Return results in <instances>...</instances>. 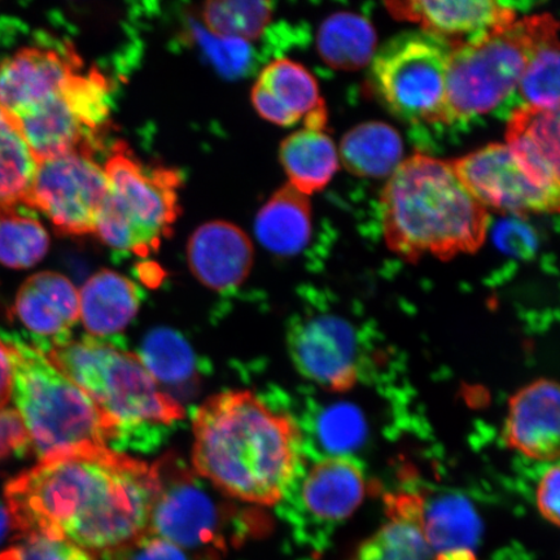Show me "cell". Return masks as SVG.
Listing matches in <instances>:
<instances>
[{"instance_id": "obj_30", "label": "cell", "mask_w": 560, "mask_h": 560, "mask_svg": "<svg viewBox=\"0 0 560 560\" xmlns=\"http://www.w3.org/2000/svg\"><path fill=\"white\" fill-rule=\"evenodd\" d=\"M50 235L38 220L18 207L0 210V264L5 268L31 269L47 255Z\"/></svg>"}, {"instance_id": "obj_26", "label": "cell", "mask_w": 560, "mask_h": 560, "mask_svg": "<svg viewBox=\"0 0 560 560\" xmlns=\"http://www.w3.org/2000/svg\"><path fill=\"white\" fill-rule=\"evenodd\" d=\"M339 160L357 177H390L402 163L404 143L390 125L373 121L355 126L341 140Z\"/></svg>"}, {"instance_id": "obj_12", "label": "cell", "mask_w": 560, "mask_h": 560, "mask_svg": "<svg viewBox=\"0 0 560 560\" xmlns=\"http://www.w3.org/2000/svg\"><path fill=\"white\" fill-rule=\"evenodd\" d=\"M452 164L462 185L487 210L515 217L558 212L559 195L532 184L506 144H488Z\"/></svg>"}, {"instance_id": "obj_25", "label": "cell", "mask_w": 560, "mask_h": 560, "mask_svg": "<svg viewBox=\"0 0 560 560\" xmlns=\"http://www.w3.org/2000/svg\"><path fill=\"white\" fill-rule=\"evenodd\" d=\"M280 163L290 185L307 196L324 190L339 170V152L325 130L303 129L280 145Z\"/></svg>"}, {"instance_id": "obj_16", "label": "cell", "mask_w": 560, "mask_h": 560, "mask_svg": "<svg viewBox=\"0 0 560 560\" xmlns=\"http://www.w3.org/2000/svg\"><path fill=\"white\" fill-rule=\"evenodd\" d=\"M254 260V244L249 236L226 221L205 223L187 244V261L192 275L217 292L233 291L242 285Z\"/></svg>"}, {"instance_id": "obj_19", "label": "cell", "mask_w": 560, "mask_h": 560, "mask_svg": "<svg viewBox=\"0 0 560 560\" xmlns=\"http://www.w3.org/2000/svg\"><path fill=\"white\" fill-rule=\"evenodd\" d=\"M365 471L347 455L322 458L306 471L300 485L301 505L314 520L342 522L360 509L368 494Z\"/></svg>"}, {"instance_id": "obj_35", "label": "cell", "mask_w": 560, "mask_h": 560, "mask_svg": "<svg viewBox=\"0 0 560 560\" xmlns=\"http://www.w3.org/2000/svg\"><path fill=\"white\" fill-rule=\"evenodd\" d=\"M0 560H96L93 552L67 540L42 536H23L0 552Z\"/></svg>"}, {"instance_id": "obj_4", "label": "cell", "mask_w": 560, "mask_h": 560, "mask_svg": "<svg viewBox=\"0 0 560 560\" xmlns=\"http://www.w3.org/2000/svg\"><path fill=\"white\" fill-rule=\"evenodd\" d=\"M384 240L406 261H447L475 254L487 240L489 213L462 185L452 161H402L382 194Z\"/></svg>"}, {"instance_id": "obj_11", "label": "cell", "mask_w": 560, "mask_h": 560, "mask_svg": "<svg viewBox=\"0 0 560 560\" xmlns=\"http://www.w3.org/2000/svg\"><path fill=\"white\" fill-rule=\"evenodd\" d=\"M287 346L293 366L320 388L348 392L360 381L359 340L353 326L338 315L291 322Z\"/></svg>"}, {"instance_id": "obj_38", "label": "cell", "mask_w": 560, "mask_h": 560, "mask_svg": "<svg viewBox=\"0 0 560 560\" xmlns=\"http://www.w3.org/2000/svg\"><path fill=\"white\" fill-rule=\"evenodd\" d=\"M536 505L544 520L559 527L560 524V467L552 464L536 488Z\"/></svg>"}, {"instance_id": "obj_33", "label": "cell", "mask_w": 560, "mask_h": 560, "mask_svg": "<svg viewBox=\"0 0 560 560\" xmlns=\"http://www.w3.org/2000/svg\"><path fill=\"white\" fill-rule=\"evenodd\" d=\"M62 97L82 126L95 135L109 117V86L96 70L88 74L75 73L62 89Z\"/></svg>"}, {"instance_id": "obj_28", "label": "cell", "mask_w": 560, "mask_h": 560, "mask_svg": "<svg viewBox=\"0 0 560 560\" xmlns=\"http://www.w3.org/2000/svg\"><path fill=\"white\" fill-rule=\"evenodd\" d=\"M558 30L557 20L549 13L538 15L535 45L516 89L524 105L559 109Z\"/></svg>"}, {"instance_id": "obj_31", "label": "cell", "mask_w": 560, "mask_h": 560, "mask_svg": "<svg viewBox=\"0 0 560 560\" xmlns=\"http://www.w3.org/2000/svg\"><path fill=\"white\" fill-rule=\"evenodd\" d=\"M479 534L478 516L464 500L447 499L425 510L424 535L432 550H471Z\"/></svg>"}, {"instance_id": "obj_32", "label": "cell", "mask_w": 560, "mask_h": 560, "mask_svg": "<svg viewBox=\"0 0 560 560\" xmlns=\"http://www.w3.org/2000/svg\"><path fill=\"white\" fill-rule=\"evenodd\" d=\"M269 2H208L200 10L201 25L217 37L244 42L260 38L270 24Z\"/></svg>"}, {"instance_id": "obj_29", "label": "cell", "mask_w": 560, "mask_h": 560, "mask_svg": "<svg viewBox=\"0 0 560 560\" xmlns=\"http://www.w3.org/2000/svg\"><path fill=\"white\" fill-rule=\"evenodd\" d=\"M37 161L15 124L0 109V210L23 205Z\"/></svg>"}, {"instance_id": "obj_21", "label": "cell", "mask_w": 560, "mask_h": 560, "mask_svg": "<svg viewBox=\"0 0 560 560\" xmlns=\"http://www.w3.org/2000/svg\"><path fill=\"white\" fill-rule=\"evenodd\" d=\"M139 306L138 287L108 269L97 271L80 291V319L94 338H112L124 331Z\"/></svg>"}, {"instance_id": "obj_13", "label": "cell", "mask_w": 560, "mask_h": 560, "mask_svg": "<svg viewBox=\"0 0 560 560\" xmlns=\"http://www.w3.org/2000/svg\"><path fill=\"white\" fill-rule=\"evenodd\" d=\"M80 67L73 52L51 47H0V109L13 124L23 120L60 96Z\"/></svg>"}, {"instance_id": "obj_2", "label": "cell", "mask_w": 560, "mask_h": 560, "mask_svg": "<svg viewBox=\"0 0 560 560\" xmlns=\"http://www.w3.org/2000/svg\"><path fill=\"white\" fill-rule=\"evenodd\" d=\"M192 464L222 493L277 505L295 482L301 431L295 419L249 390L214 395L194 416Z\"/></svg>"}, {"instance_id": "obj_41", "label": "cell", "mask_w": 560, "mask_h": 560, "mask_svg": "<svg viewBox=\"0 0 560 560\" xmlns=\"http://www.w3.org/2000/svg\"><path fill=\"white\" fill-rule=\"evenodd\" d=\"M436 560H476L472 550L460 549L439 552Z\"/></svg>"}, {"instance_id": "obj_42", "label": "cell", "mask_w": 560, "mask_h": 560, "mask_svg": "<svg viewBox=\"0 0 560 560\" xmlns=\"http://www.w3.org/2000/svg\"><path fill=\"white\" fill-rule=\"evenodd\" d=\"M11 525L10 515L7 513V509L0 506V542H2L7 532L11 528Z\"/></svg>"}, {"instance_id": "obj_36", "label": "cell", "mask_w": 560, "mask_h": 560, "mask_svg": "<svg viewBox=\"0 0 560 560\" xmlns=\"http://www.w3.org/2000/svg\"><path fill=\"white\" fill-rule=\"evenodd\" d=\"M493 240L501 250L520 258L534 256L538 245L535 230L515 215L497 225Z\"/></svg>"}, {"instance_id": "obj_17", "label": "cell", "mask_w": 560, "mask_h": 560, "mask_svg": "<svg viewBox=\"0 0 560 560\" xmlns=\"http://www.w3.org/2000/svg\"><path fill=\"white\" fill-rule=\"evenodd\" d=\"M15 314L37 336L35 348L67 339L80 320V291L59 272H37L20 287Z\"/></svg>"}, {"instance_id": "obj_5", "label": "cell", "mask_w": 560, "mask_h": 560, "mask_svg": "<svg viewBox=\"0 0 560 560\" xmlns=\"http://www.w3.org/2000/svg\"><path fill=\"white\" fill-rule=\"evenodd\" d=\"M0 338L11 353L12 396L39 460L109 447L101 412L85 392L18 335Z\"/></svg>"}, {"instance_id": "obj_24", "label": "cell", "mask_w": 560, "mask_h": 560, "mask_svg": "<svg viewBox=\"0 0 560 560\" xmlns=\"http://www.w3.org/2000/svg\"><path fill=\"white\" fill-rule=\"evenodd\" d=\"M165 394L186 397L198 385L200 362L182 334L160 327L145 335L138 354ZM175 400V398H174Z\"/></svg>"}, {"instance_id": "obj_14", "label": "cell", "mask_w": 560, "mask_h": 560, "mask_svg": "<svg viewBox=\"0 0 560 560\" xmlns=\"http://www.w3.org/2000/svg\"><path fill=\"white\" fill-rule=\"evenodd\" d=\"M559 419V385L549 377H540L510 397L503 441L509 450L524 457L557 464L560 455Z\"/></svg>"}, {"instance_id": "obj_3", "label": "cell", "mask_w": 560, "mask_h": 560, "mask_svg": "<svg viewBox=\"0 0 560 560\" xmlns=\"http://www.w3.org/2000/svg\"><path fill=\"white\" fill-rule=\"evenodd\" d=\"M101 412L112 451L150 453L163 445L186 417L138 354L112 338L82 336L37 348Z\"/></svg>"}, {"instance_id": "obj_37", "label": "cell", "mask_w": 560, "mask_h": 560, "mask_svg": "<svg viewBox=\"0 0 560 560\" xmlns=\"http://www.w3.org/2000/svg\"><path fill=\"white\" fill-rule=\"evenodd\" d=\"M31 446L30 431L18 409H0V459L25 454Z\"/></svg>"}, {"instance_id": "obj_18", "label": "cell", "mask_w": 560, "mask_h": 560, "mask_svg": "<svg viewBox=\"0 0 560 560\" xmlns=\"http://www.w3.org/2000/svg\"><path fill=\"white\" fill-rule=\"evenodd\" d=\"M506 145L532 184L559 195V109L516 108L509 118Z\"/></svg>"}, {"instance_id": "obj_6", "label": "cell", "mask_w": 560, "mask_h": 560, "mask_svg": "<svg viewBox=\"0 0 560 560\" xmlns=\"http://www.w3.org/2000/svg\"><path fill=\"white\" fill-rule=\"evenodd\" d=\"M104 172L109 192L95 234L110 248L149 256L177 220L178 172L143 166L124 145L117 147Z\"/></svg>"}, {"instance_id": "obj_15", "label": "cell", "mask_w": 560, "mask_h": 560, "mask_svg": "<svg viewBox=\"0 0 560 560\" xmlns=\"http://www.w3.org/2000/svg\"><path fill=\"white\" fill-rule=\"evenodd\" d=\"M385 7L395 19L417 23L422 26V31L450 42L453 47L486 37L516 21V9L513 3L492 0H412L389 2L385 3Z\"/></svg>"}, {"instance_id": "obj_8", "label": "cell", "mask_w": 560, "mask_h": 560, "mask_svg": "<svg viewBox=\"0 0 560 560\" xmlns=\"http://www.w3.org/2000/svg\"><path fill=\"white\" fill-rule=\"evenodd\" d=\"M452 50L450 42L424 31L397 35L371 61L376 94L404 121L443 124Z\"/></svg>"}, {"instance_id": "obj_22", "label": "cell", "mask_w": 560, "mask_h": 560, "mask_svg": "<svg viewBox=\"0 0 560 560\" xmlns=\"http://www.w3.org/2000/svg\"><path fill=\"white\" fill-rule=\"evenodd\" d=\"M15 126L37 164L77 152L93 155L95 135L77 120L62 94Z\"/></svg>"}, {"instance_id": "obj_39", "label": "cell", "mask_w": 560, "mask_h": 560, "mask_svg": "<svg viewBox=\"0 0 560 560\" xmlns=\"http://www.w3.org/2000/svg\"><path fill=\"white\" fill-rule=\"evenodd\" d=\"M126 548L131 550L130 560H188L179 546L150 534L138 538Z\"/></svg>"}, {"instance_id": "obj_23", "label": "cell", "mask_w": 560, "mask_h": 560, "mask_svg": "<svg viewBox=\"0 0 560 560\" xmlns=\"http://www.w3.org/2000/svg\"><path fill=\"white\" fill-rule=\"evenodd\" d=\"M310 196L287 184L258 212L255 233L262 247L278 256H295L312 240Z\"/></svg>"}, {"instance_id": "obj_20", "label": "cell", "mask_w": 560, "mask_h": 560, "mask_svg": "<svg viewBox=\"0 0 560 560\" xmlns=\"http://www.w3.org/2000/svg\"><path fill=\"white\" fill-rule=\"evenodd\" d=\"M252 103L265 120L284 128L326 108L310 70L289 59L271 61L262 69L252 89Z\"/></svg>"}, {"instance_id": "obj_1", "label": "cell", "mask_w": 560, "mask_h": 560, "mask_svg": "<svg viewBox=\"0 0 560 560\" xmlns=\"http://www.w3.org/2000/svg\"><path fill=\"white\" fill-rule=\"evenodd\" d=\"M156 492L155 467L105 447L39 460L7 482L4 497L21 536L67 540L94 555L144 536Z\"/></svg>"}, {"instance_id": "obj_7", "label": "cell", "mask_w": 560, "mask_h": 560, "mask_svg": "<svg viewBox=\"0 0 560 560\" xmlns=\"http://www.w3.org/2000/svg\"><path fill=\"white\" fill-rule=\"evenodd\" d=\"M537 27L538 15L525 18L453 47L443 124L468 122L488 115L515 93L534 48Z\"/></svg>"}, {"instance_id": "obj_40", "label": "cell", "mask_w": 560, "mask_h": 560, "mask_svg": "<svg viewBox=\"0 0 560 560\" xmlns=\"http://www.w3.org/2000/svg\"><path fill=\"white\" fill-rule=\"evenodd\" d=\"M13 394V366L9 347L0 338V409L10 402Z\"/></svg>"}, {"instance_id": "obj_9", "label": "cell", "mask_w": 560, "mask_h": 560, "mask_svg": "<svg viewBox=\"0 0 560 560\" xmlns=\"http://www.w3.org/2000/svg\"><path fill=\"white\" fill-rule=\"evenodd\" d=\"M109 182L89 153H70L37 164L23 206L39 209L62 235L94 234Z\"/></svg>"}, {"instance_id": "obj_10", "label": "cell", "mask_w": 560, "mask_h": 560, "mask_svg": "<svg viewBox=\"0 0 560 560\" xmlns=\"http://www.w3.org/2000/svg\"><path fill=\"white\" fill-rule=\"evenodd\" d=\"M155 467L158 492L147 534L179 548H198L215 540L221 510L208 487L178 458L161 459Z\"/></svg>"}, {"instance_id": "obj_34", "label": "cell", "mask_w": 560, "mask_h": 560, "mask_svg": "<svg viewBox=\"0 0 560 560\" xmlns=\"http://www.w3.org/2000/svg\"><path fill=\"white\" fill-rule=\"evenodd\" d=\"M188 34L222 75L234 80L248 72L254 56L248 42L217 37L195 21L188 27Z\"/></svg>"}, {"instance_id": "obj_27", "label": "cell", "mask_w": 560, "mask_h": 560, "mask_svg": "<svg viewBox=\"0 0 560 560\" xmlns=\"http://www.w3.org/2000/svg\"><path fill=\"white\" fill-rule=\"evenodd\" d=\"M376 42L374 26L366 18L352 12H338L320 25L317 48L327 66L350 72L373 61Z\"/></svg>"}]
</instances>
